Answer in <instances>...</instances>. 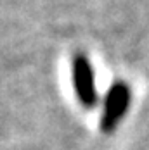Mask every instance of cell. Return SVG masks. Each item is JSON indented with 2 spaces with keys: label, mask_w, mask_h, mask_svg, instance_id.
Returning a JSON list of instances; mask_svg holds the SVG:
<instances>
[{
  "label": "cell",
  "mask_w": 149,
  "mask_h": 150,
  "mask_svg": "<svg viewBox=\"0 0 149 150\" xmlns=\"http://www.w3.org/2000/svg\"><path fill=\"white\" fill-rule=\"evenodd\" d=\"M132 93L127 83H115L106 97L104 102V112H102V119H101V128L104 133H113L120 124V121L123 119V116L128 110Z\"/></svg>",
  "instance_id": "1"
},
{
  "label": "cell",
  "mask_w": 149,
  "mask_h": 150,
  "mask_svg": "<svg viewBox=\"0 0 149 150\" xmlns=\"http://www.w3.org/2000/svg\"><path fill=\"white\" fill-rule=\"evenodd\" d=\"M73 83L76 97L83 107H94L97 104V90H95V79L94 71L90 66V60L78 54L73 60Z\"/></svg>",
  "instance_id": "2"
}]
</instances>
